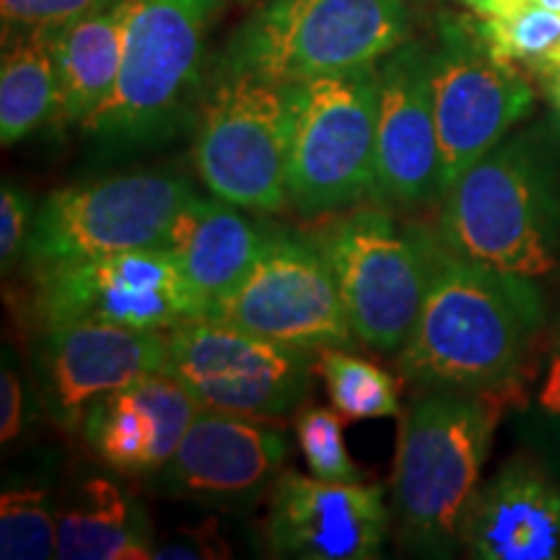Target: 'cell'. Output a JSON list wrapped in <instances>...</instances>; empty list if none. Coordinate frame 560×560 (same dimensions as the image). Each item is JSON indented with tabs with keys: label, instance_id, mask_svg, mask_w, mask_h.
Returning <instances> with one entry per match:
<instances>
[{
	"label": "cell",
	"instance_id": "6da1fadb",
	"mask_svg": "<svg viewBox=\"0 0 560 560\" xmlns=\"http://www.w3.org/2000/svg\"><path fill=\"white\" fill-rule=\"evenodd\" d=\"M542 322L537 280L465 260L441 242L416 327L395 363L425 389L503 395Z\"/></svg>",
	"mask_w": 560,
	"mask_h": 560
},
{
	"label": "cell",
	"instance_id": "7a4b0ae2",
	"mask_svg": "<svg viewBox=\"0 0 560 560\" xmlns=\"http://www.w3.org/2000/svg\"><path fill=\"white\" fill-rule=\"evenodd\" d=\"M441 202L454 255L529 280L560 268V166L537 132L503 138Z\"/></svg>",
	"mask_w": 560,
	"mask_h": 560
},
{
	"label": "cell",
	"instance_id": "3957f363",
	"mask_svg": "<svg viewBox=\"0 0 560 560\" xmlns=\"http://www.w3.org/2000/svg\"><path fill=\"white\" fill-rule=\"evenodd\" d=\"M501 395L425 389L405 410L392 472L397 540L420 556H450L493 444Z\"/></svg>",
	"mask_w": 560,
	"mask_h": 560
},
{
	"label": "cell",
	"instance_id": "277c9868",
	"mask_svg": "<svg viewBox=\"0 0 560 560\" xmlns=\"http://www.w3.org/2000/svg\"><path fill=\"white\" fill-rule=\"evenodd\" d=\"M408 30L405 0H260L231 37L223 68L291 86L374 66Z\"/></svg>",
	"mask_w": 560,
	"mask_h": 560
},
{
	"label": "cell",
	"instance_id": "5b68a950",
	"mask_svg": "<svg viewBox=\"0 0 560 560\" xmlns=\"http://www.w3.org/2000/svg\"><path fill=\"white\" fill-rule=\"evenodd\" d=\"M221 5L223 0H132L120 75L81 128L112 145L170 136L200 89L208 30Z\"/></svg>",
	"mask_w": 560,
	"mask_h": 560
},
{
	"label": "cell",
	"instance_id": "8992f818",
	"mask_svg": "<svg viewBox=\"0 0 560 560\" xmlns=\"http://www.w3.org/2000/svg\"><path fill=\"white\" fill-rule=\"evenodd\" d=\"M350 330L376 353L397 355L429 291L441 236L382 208H359L319 236Z\"/></svg>",
	"mask_w": 560,
	"mask_h": 560
},
{
	"label": "cell",
	"instance_id": "52a82bcc",
	"mask_svg": "<svg viewBox=\"0 0 560 560\" xmlns=\"http://www.w3.org/2000/svg\"><path fill=\"white\" fill-rule=\"evenodd\" d=\"M289 206L332 213L374 195L380 66L291 83Z\"/></svg>",
	"mask_w": 560,
	"mask_h": 560
},
{
	"label": "cell",
	"instance_id": "ba28073f",
	"mask_svg": "<svg viewBox=\"0 0 560 560\" xmlns=\"http://www.w3.org/2000/svg\"><path fill=\"white\" fill-rule=\"evenodd\" d=\"M289 89L249 70L223 68L195 136V170L210 195L276 213L289 206Z\"/></svg>",
	"mask_w": 560,
	"mask_h": 560
},
{
	"label": "cell",
	"instance_id": "9c48e42d",
	"mask_svg": "<svg viewBox=\"0 0 560 560\" xmlns=\"http://www.w3.org/2000/svg\"><path fill=\"white\" fill-rule=\"evenodd\" d=\"M433 117L439 132V195L493 151L535 107L522 70L488 52L475 16L444 13L431 47Z\"/></svg>",
	"mask_w": 560,
	"mask_h": 560
},
{
	"label": "cell",
	"instance_id": "30bf717a",
	"mask_svg": "<svg viewBox=\"0 0 560 560\" xmlns=\"http://www.w3.org/2000/svg\"><path fill=\"white\" fill-rule=\"evenodd\" d=\"M32 310L42 330L104 322L132 330H172L206 317L177 260L164 247L115 252L34 270Z\"/></svg>",
	"mask_w": 560,
	"mask_h": 560
},
{
	"label": "cell",
	"instance_id": "8fae6325",
	"mask_svg": "<svg viewBox=\"0 0 560 560\" xmlns=\"http://www.w3.org/2000/svg\"><path fill=\"white\" fill-rule=\"evenodd\" d=\"M195 198L190 182L136 172L83 182L42 202L26 242L32 270L83 257L161 247L174 215Z\"/></svg>",
	"mask_w": 560,
	"mask_h": 560
},
{
	"label": "cell",
	"instance_id": "7c38bea8",
	"mask_svg": "<svg viewBox=\"0 0 560 560\" xmlns=\"http://www.w3.org/2000/svg\"><path fill=\"white\" fill-rule=\"evenodd\" d=\"M206 317L317 353L359 340L342 310L330 260L319 242L304 236L270 234L252 268L208 306Z\"/></svg>",
	"mask_w": 560,
	"mask_h": 560
},
{
	"label": "cell",
	"instance_id": "4fadbf2b",
	"mask_svg": "<svg viewBox=\"0 0 560 560\" xmlns=\"http://www.w3.org/2000/svg\"><path fill=\"white\" fill-rule=\"evenodd\" d=\"M166 371L202 408L276 420L310 395L314 350L291 348L200 317L166 330Z\"/></svg>",
	"mask_w": 560,
	"mask_h": 560
},
{
	"label": "cell",
	"instance_id": "5bb4252c",
	"mask_svg": "<svg viewBox=\"0 0 560 560\" xmlns=\"http://www.w3.org/2000/svg\"><path fill=\"white\" fill-rule=\"evenodd\" d=\"M387 527L380 486L283 470L270 482L262 540L276 558L371 560L382 556Z\"/></svg>",
	"mask_w": 560,
	"mask_h": 560
},
{
	"label": "cell",
	"instance_id": "9a60e30c",
	"mask_svg": "<svg viewBox=\"0 0 560 560\" xmlns=\"http://www.w3.org/2000/svg\"><path fill=\"white\" fill-rule=\"evenodd\" d=\"M376 66L380 112L374 198L392 208H423L441 200L431 47L408 37Z\"/></svg>",
	"mask_w": 560,
	"mask_h": 560
},
{
	"label": "cell",
	"instance_id": "2e32d148",
	"mask_svg": "<svg viewBox=\"0 0 560 560\" xmlns=\"http://www.w3.org/2000/svg\"><path fill=\"white\" fill-rule=\"evenodd\" d=\"M166 330H132L104 322H70L45 330L39 382L60 429L81 431L86 410L109 392L166 371Z\"/></svg>",
	"mask_w": 560,
	"mask_h": 560
},
{
	"label": "cell",
	"instance_id": "e0dca14e",
	"mask_svg": "<svg viewBox=\"0 0 560 560\" xmlns=\"http://www.w3.org/2000/svg\"><path fill=\"white\" fill-rule=\"evenodd\" d=\"M289 441L268 420L202 408L177 452L151 475L153 490L198 503L255 499L283 472Z\"/></svg>",
	"mask_w": 560,
	"mask_h": 560
},
{
	"label": "cell",
	"instance_id": "ac0fdd59",
	"mask_svg": "<svg viewBox=\"0 0 560 560\" xmlns=\"http://www.w3.org/2000/svg\"><path fill=\"white\" fill-rule=\"evenodd\" d=\"M459 545L480 560L560 558V486L532 462H506L467 503Z\"/></svg>",
	"mask_w": 560,
	"mask_h": 560
},
{
	"label": "cell",
	"instance_id": "d6986e66",
	"mask_svg": "<svg viewBox=\"0 0 560 560\" xmlns=\"http://www.w3.org/2000/svg\"><path fill=\"white\" fill-rule=\"evenodd\" d=\"M268 236L231 202L192 198L174 215L161 247L172 252L187 285L208 312L215 299L244 278Z\"/></svg>",
	"mask_w": 560,
	"mask_h": 560
},
{
	"label": "cell",
	"instance_id": "ffe728a7",
	"mask_svg": "<svg viewBox=\"0 0 560 560\" xmlns=\"http://www.w3.org/2000/svg\"><path fill=\"white\" fill-rule=\"evenodd\" d=\"M132 0H117L52 34L58 62L55 125H83L109 100L122 68Z\"/></svg>",
	"mask_w": 560,
	"mask_h": 560
},
{
	"label": "cell",
	"instance_id": "44dd1931",
	"mask_svg": "<svg viewBox=\"0 0 560 560\" xmlns=\"http://www.w3.org/2000/svg\"><path fill=\"white\" fill-rule=\"evenodd\" d=\"M153 529L145 509L107 478L75 488L58 511V558L66 560H149Z\"/></svg>",
	"mask_w": 560,
	"mask_h": 560
},
{
	"label": "cell",
	"instance_id": "7402d4cb",
	"mask_svg": "<svg viewBox=\"0 0 560 560\" xmlns=\"http://www.w3.org/2000/svg\"><path fill=\"white\" fill-rule=\"evenodd\" d=\"M58 107V62L52 34H21L3 42L0 60V140L16 145Z\"/></svg>",
	"mask_w": 560,
	"mask_h": 560
},
{
	"label": "cell",
	"instance_id": "603a6c76",
	"mask_svg": "<svg viewBox=\"0 0 560 560\" xmlns=\"http://www.w3.org/2000/svg\"><path fill=\"white\" fill-rule=\"evenodd\" d=\"M81 433L91 452L117 472L153 475L166 462L156 418L130 387L109 392L91 405Z\"/></svg>",
	"mask_w": 560,
	"mask_h": 560
},
{
	"label": "cell",
	"instance_id": "cb8c5ba5",
	"mask_svg": "<svg viewBox=\"0 0 560 560\" xmlns=\"http://www.w3.org/2000/svg\"><path fill=\"white\" fill-rule=\"evenodd\" d=\"M488 52L537 79L560 70V13L535 3L495 19H475Z\"/></svg>",
	"mask_w": 560,
	"mask_h": 560
},
{
	"label": "cell",
	"instance_id": "d4e9b609",
	"mask_svg": "<svg viewBox=\"0 0 560 560\" xmlns=\"http://www.w3.org/2000/svg\"><path fill=\"white\" fill-rule=\"evenodd\" d=\"M317 369L327 384L332 408L346 418V423L400 416L397 382L376 363L359 359L346 348H322Z\"/></svg>",
	"mask_w": 560,
	"mask_h": 560
},
{
	"label": "cell",
	"instance_id": "484cf974",
	"mask_svg": "<svg viewBox=\"0 0 560 560\" xmlns=\"http://www.w3.org/2000/svg\"><path fill=\"white\" fill-rule=\"evenodd\" d=\"M0 558H58V511L39 488H11L0 495Z\"/></svg>",
	"mask_w": 560,
	"mask_h": 560
},
{
	"label": "cell",
	"instance_id": "4316f807",
	"mask_svg": "<svg viewBox=\"0 0 560 560\" xmlns=\"http://www.w3.org/2000/svg\"><path fill=\"white\" fill-rule=\"evenodd\" d=\"M342 429L346 418L335 408H306L296 416L299 450L314 478L332 482L361 480V470L350 457Z\"/></svg>",
	"mask_w": 560,
	"mask_h": 560
},
{
	"label": "cell",
	"instance_id": "83f0119b",
	"mask_svg": "<svg viewBox=\"0 0 560 560\" xmlns=\"http://www.w3.org/2000/svg\"><path fill=\"white\" fill-rule=\"evenodd\" d=\"M117 0H0L3 42L21 34H55Z\"/></svg>",
	"mask_w": 560,
	"mask_h": 560
},
{
	"label": "cell",
	"instance_id": "f1b7e54d",
	"mask_svg": "<svg viewBox=\"0 0 560 560\" xmlns=\"http://www.w3.org/2000/svg\"><path fill=\"white\" fill-rule=\"evenodd\" d=\"M30 221V198L19 187L3 185V190H0V260H3V272H9L11 265L19 260L21 249H26L32 234Z\"/></svg>",
	"mask_w": 560,
	"mask_h": 560
},
{
	"label": "cell",
	"instance_id": "f546056e",
	"mask_svg": "<svg viewBox=\"0 0 560 560\" xmlns=\"http://www.w3.org/2000/svg\"><path fill=\"white\" fill-rule=\"evenodd\" d=\"M226 542L206 527H182L177 535L153 548V558L161 560H192V558H229Z\"/></svg>",
	"mask_w": 560,
	"mask_h": 560
},
{
	"label": "cell",
	"instance_id": "4dcf8cb0",
	"mask_svg": "<svg viewBox=\"0 0 560 560\" xmlns=\"http://www.w3.org/2000/svg\"><path fill=\"white\" fill-rule=\"evenodd\" d=\"M24 429V387L19 374L3 366L0 374V441L11 444Z\"/></svg>",
	"mask_w": 560,
	"mask_h": 560
},
{
	"label": "cell",
	"instance_id": "1f68e13d",
	"mask_svg": "<svg viewBox=\"0 0 560 560\" xmlns=\"http://www.w3.org/2000/svg\"><path fill=\"white\" fill-rule=\"evenodd\" d=\"M537 402H540L545 416H548L560 431V346L556 348V353L550 355Z\"/></svg>",
	"mask_w": 560,
	"mask_h": 560
},
{
	"label": "cell",
	"instance_id": "d6a6232c",
	"mask_svg": "<svg viewBox=\"0 0 560 560\" xmlns=\"http://www.w3.org/2000/svg\"><path fill=\"white\" fill-rule=\"evenodd\" d=\"M459 3L465 5L475 19H495L520 11L524 5L535 3V0H459Z\"/></svg>",
	"mask_w": 560,
	"mask_h": 560
},
{
	"label": "cell",
	"instance_id": "836d02e7",
	"mask_svg": "<svg viewBox=\"0 0 560 560\" xmlns=\"http://www.w3.org/2000/svg\"><path fill=\"white\" fill-rule=\"evenodd\" d=\"M540 83H542L545 96H548L552 109H556L558 117H560V70H556V73H550V75H545Z\"/></svg>",
	"mask_w": 560,
	"mask_h": 560
},
{
	"label": "cell",
	"instance_id": "e575fe53",
	"mask_svg": "<svg viewBox=\"0 0 560 560\" xmlns=\"http://www.w3.org/2000/svg\"><path fill=\"white\" fill-rule=\"evenodd\" d=\"M537 3L545 5V9H550V11H558V13H560V0H537Z\"/></svg>",
	"mask_w": 560,
	"mask_h": 560
},
{
	"label": "cell",
	"instance_id": "d590c367",
	"mask_svg": "<svg viewBox=\"0 0 560 560\" xmlns=\"http://www.w3.org/2000/svg\"><path fill=\"white\" fill-rule=\"evenodd\" d=\"M223 3H255V0H223Z\"/></svg>",
	"mask_w": 560,
	"mask_h": 560
},
{
	"label": "cell",
	"instance_id": "8d00e7d4",
	"mask_svg": "<svg viewBox=\"0 0 560 560\" xmlns=\"http://www.w3.org/2000/svg\"><path fill=\"white\" fill-rule=\"evenodd\" d=\"M558 346H560V338H558Z\"/></svg>",
	"mask_w": 560,
	"mask_h": 560
}]
</instances>
